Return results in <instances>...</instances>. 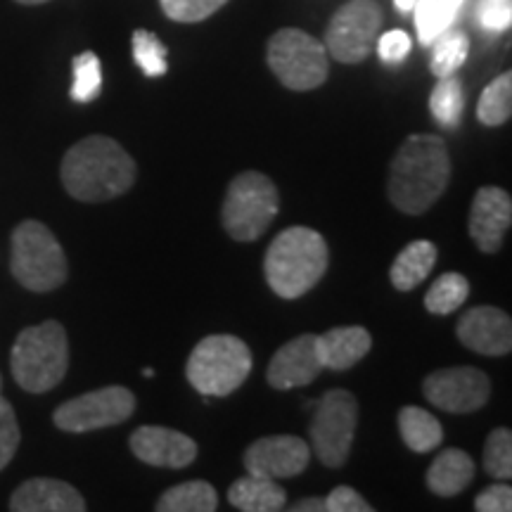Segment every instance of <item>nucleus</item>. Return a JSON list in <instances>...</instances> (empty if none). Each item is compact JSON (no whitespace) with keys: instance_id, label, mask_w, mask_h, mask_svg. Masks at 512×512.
Listing matches in <instances>:
<instances>
[{"instance_id":"79ce46f5","label":"nucleus","mask_w":512,"mask_h":512,"mask_svg":"<svg viewBox=\"0 0 512 512\" xmlns=\"http://www.w3.org/2000/svg\"><path fill=\"white\" fill-rule=\"evenodd\" d=\"M17 3H22V5H41V3H48V0H17Z\"/></svg>"},{"instance_id":"c85d7f7f","label":"nucleus","mask_w":512,"mask_h":512,"mask_svg":"<svg viewBox=\"0 0 512 512\" xmlns=\"http://www.w3.org/2000/svg\"><path fill=\"white\" fill-rule=\"evenodd\" d=\"M415 29L422 46H432L446 29L453 27L458 12L446 8L441 0H418L415 3Z\"/></svg>"},{"instance_id":"6ab92c4d","label":"nucleus","mask_w":512,"mask_h":512,"mask_svg":"<svg viewBox=\"0 0 512 512\" xmlns=\"http://www.w3.org/2000/svg\"><path fill=\"white\" fill-rule=\"evenodd\" d=\"M316 347L323 370H349L373 349V337L361 325L332 328L323 335H316Z\"/></svg>"},{"instance_id":"72a5a7b5","label":"nucleus","mask_w":512,"mask_h":512,"mask_svg":"<svg viewBox=\"0 0 512 512\" xmlns=\"http://www.w3.org/2000/svg\"><path fill=\"white\" fill-rule=\"evenodd\" d=\"M19 441H22V432H19L15 408L0 396V470L15 458Z\"/></svg>"},{"instance_id":"6e6552de","label":"nucleus","mask_w":512,"mask_h":512,"mask_svg":"<svg viewBox=\"0 0 512 512\" xmlns=\"http://www.w3.org/2000/svg\"><path fill=\"white\" fill-rule=\"evenodd\" d=\"M268 67L290 91H313L328 81V50L302 29H280L268 41Z\"/></svg>"},{"instance_id":"4be33fe9","label":"nucleus","mask_w":512,"mask_h":512,"mask_svg":"<svg viewBox=\"0 0 512 512\" xmlns=\"http://www.w3.org/2000/svg\"><path fill=\"white\" fill-rule=\"evenodd\" d=\"M437 247L427 240H415L401 254L396 256L389 278L392 285L399 292H411L420 283H425L427 275L432 273L434 264H437Z\"/></svg>"},{"instance_id":"1a4fd4ad","label":"nucleus","mask_w":512,"mask_h":512,"mask_svg":"<svg viewBox=\"0 0 512 512\" xmlns=\"http://www.w3.org/2000/svg\"><path fill=\"white\" fill-rule=\"evenodd\" d=\"M358 425L356 396L347 389H330L316 403L309 434L316 458L325 467H342L347 463Z\"/></svg>"},{"instance_id":"bb28decb","label":"nucleus","mask_w":512,"mask_h":512,"mask_svg":"<svg viewBox=\"0 0 512 512\" xmlns=\"http://www.w3.org/2000/svg\"><path fill=\"white\" fill-rule=\"evenodd\" d=\"M430 110L439 126L444 128L458 126V121L463 117V110H465V91L460 79H456L453 74L439 79V83L434 86V91L430 95Z\"/></svg>"},{"instance_id":"473e14b6","label":"nucleus","mask_w":512,"mask_h":512,"mask_svg":"<svg viewBox=\"0 0 512 512\" xmlns=\"http://www.w3.org/2000/svg\"><path fill=\"white\" fill-rule=\"evenodd\" d=\"M228 0H159L164 15L174 22L195 24L221 10Z\"/></svg>"},{"instance_id":"a211bd4d","label":"nucleus","mask_w":512,"mask_h":512,"mask_svg":"<svg viewBox=\"0 0 512 512\" xmlns=\"http://www.w3.org/2000/svg\"><path fill=\"white\" fill-rule=\"evenodd\" d=\"M12 512H83L86 501L72 484L38 477L24 482L10 498Z\"/></svg>"},{"instance_id":"4c0bfd02","label":"nucleus","mask_w":512,"mask_h":512,"mask_svg":"<svg viewBox=\"0 0 512 512\" xmlns=\"http://www.w3.org/2000/svg\"><path fill=\"white\" fill-rule=\"evenodd\" d=\"M482 24L489 31H505L512 22L510 0H486L482 5Z\"/></svg>"},{"instance_id":"4468645a","label":"nucleus","mask_w":512,"mask_h":512,"mask_svg":"<svg viewBox=\"0 0 512 512\" xmlns=\"http://www.w3.org/2000/svg\"><path fill=\"white\" fill-rule=\"evenodd\" d=\"M323 373V363H320L316 335H299L285 347L275 351L266 370V380L278 392H290V389L306 387L318 375Z\"/></svg>"},{"instance_id":"393cba45","label":"nucleus","mask_w":512,"mask_h":512,"mask_svg":"<svg viewBox=\"0 0 512 512\" xmlns=\"http://www.w3.org/2000/svg\"><path fill=\"white\" fill-rule=\"evenodd\" d=\"M470 297V283L460 273H444L434 280L430 292L425 294V309L434 316H448L460 309Z\"/></svg>"},{"instance_id":"ddd939ff","label":"nucleus","mask_w":512,"mask_h":512,"mask_svg":"<svg viewBox=\"0 0 512 512\" xmlns=\"http://www.w3.org/2000/svg\"><path fill=\"white\" fill-rule=\"evenodd\" d=\"M311 460V446L292 434L256 439L245 451L249 475L266 479H290L302 475Z\"/></svg>"},{"instance_id":"f8f14e48","label":"nucleus","mask_w":512,"mask_h":512,"mask_svg":"<svg viewBox=\"0 0 512 512\" xmlns=\"http://www.w3.org/2000/svg\"><path fill=\"white\" fill-rule=\"evenodd\" d=\"M422 394L441 411L465 415L484 408L491 394V382L484 370L472 366L441 368L425 377Z\"/></svg>"},{"instance_id":"f3484780","label":"nucleus","mask_w":512,"mask_h":512,"mask_svg":"<svg viewBox=\"0 0 512 512\" xmlns=\"http://www.w3.org/2000/svg\"><path fill=\"white\" fill-rule=\"evenodd\" d=\"M458 339L482 356H505L512 349V323L496 306H475L458 320Z\"/></svg>"},{"instance_id":"ea45409f","label":"nucleus","mask_w":512,"mask_h":512,"mask_svg":"<svg viewBox=\"0 0 512 512\" xmlns=\"http://www.w3.org/2000/svg\"><path fill=\"white\" fill-rule=\"evenodd\" d=\"M415 3H418V0H394L396 10H399L401 15H408V12H413Z\"/></svg>"},{"instance_id":"423d86ee","label":"nucleus","mask_w":512,"mask_h":512,"mask_svg":"<svg viewBox=\"0 0 512 512\" xmlns=\"http://www.w3.org/2000/svg\"><path fill=\"white\" fill-rule=\"evenodd\" d=\"M10 268L17 283L31 292L57 290L69 273L62 245L41 221H24L15 228Z\"/></svg>"},{"instance_id":"58836bf2","label":"nucleus","mask_w":512,"mask_h":512,"mask_svg":"<svg viewBox=\"0 0 512 512\" xmlns=\"http://www.w3.org/2000/svg\"><path fill=\"white\" fill-rule=\"evenodd\" d=\"M292 510H297V512H323L325 501H320V498H304V501H299Z\"/></svg>"},{"instance_id":"7c9ffc66","label":"nucleus","mask_w":512,"mask_h":512,"mask_svg":"<svg viewBox=\"0 0 512 512\" xmlns=\"http://www.w3.org/2000/svg\"><path fill=\"white\" fill-rule=\"evenodd\" d=\"M133 57H136L140 72L150 79L164 76L169 69L166 67V46L147 29L133 31Z\"/></svg>"},{"instance_id":"20e7f679","label":"nucleus","mask_w":512,"mask_h":512,"mask_svg":"<svg viewBox=\"0 0 512 512\" xmlns=\"http://www.w3.org/2000/svg\"><path fill=\"white\" fill-rule=\"evenodd\" d=\"M15 382L24 392L43 394L64 380L69 368L67 330L57 320L24 328L10 354Z\"/></svg>"},{"instance_id":"c756f323","label":"nucleus","mask_w":512,"mask_h":512,"mask_svg":"<svg viewBox=\"0 0 512 512\" xmlns=\"http://www.w3.org/2000/svg\"><path fill=\"white\" fill-rule=\"evenodd\" d=\"M74 69V83H72V95L74 102H93L102 91V72H100V60L98 55L86 50V53L76 55L72 62Z\"/></svg>"},{"instance_id":"9d476101","label":"nucleus","mask_w":512,"mask_h":512,"mask_svg":"<svg viewBox=\"0 0 512 512\" xmlns=\"http://www.w3.org/2000/svg\"><path fill=\"white\" fill-rule=\"evenodd\" d=\"M382 29V8L375 0H349L332 15L325 31V50L342 64L363 62Z\"/></svg>"},{"instance_id":"7ed1b4c3","label":"nucleus","mask_w":512,"mask_h":512,"mask_svg":"<svg viewBox=\"0 0 512 512\" xmlns=\"http://www.w3.org/2000/svg\"><path fill=\"white\" fill-rule=\"evenodd\" d=\"M328 242L318 230L294 226L278 235L264 259L266 283L283 299H299L328 271Z\"/></svg>"},{"instance_id":"a19ab883","label":"nucleus","mask_w":512,"mask_h":512,"mask_svg":"<svg viewBox=\"0 0 512 512\" xmlns=\"http://www.w3.org/2000/svg\"><path fill=\"white\" fill-rule=\"evenodd\" d=\"M441 3H444L446 8H451L453 12H458V10H460V5H463L465 0H441Z\"/></svg>"},{"instance_id":"f704fd0d","label":"nucleus","mask_w":512,"mask_h":512,"mask_svg":"<svg viewBox=\"0 0 512 512\" xmlns=\"http://www.w3.org/2000/svg\"><path fill=\"white\" fill-rule=\"evenodd\" d=\"M411 48H413L411 36L401 29L387 31V34L380 38V43H377V53H380L382 62L387 64L403 62L408 57V53H411Z\"/></svg>"},{"instance_id":"39448f33","label":"nucleus","mask_w":512,"mask_h":512,"mask_svg":"<svg viewBox=\"0 0 512 512\" xmlns=\"http://www.w3.org/2000/svg\"><path fill=\"white\" fill-rule=\"evenodd\" d=\"M252 373V351L235 335L204 337L188 358L185 375L204 396H228Z\"/></svg>"},{"instance_id":"f03ea898","label":"nucleus","mask_w":512,"mask_h":512,"mask_svg":"<svg viewBox=\"0 0 512 512\" xmlns=\"http://www.w3.org/2000/svg\"><path fill=\"white\" fill-rule=\"evenodd\" d=\"M136 162L117 140L88 136L74 143L62 159L64 190L79 202H110L136 183Z\"/></svg>"},{"instance_id":"dca6fc26","label":"nucleus","mask_w":512,"mask_h":512,"mask_svg":"<svg viewBox=\"0 0 512 512\" xmlns=\"http://www.w3.org/2000/svg\"><path fill=\"white\" fill-rule=\"evenodd\" d=\"M512 223L510 195L494 185L479 188L470 209V235L479 252L496 254Z\"/></svg>"},{"instance_id":"aec40b11","label":"nucleus","mask_w":512,"mask_h":512,"mask_svg":"<svg viewBox=\"0 0 512 512\" xmlns=\"http://www.w3.org/2000/svg\"><path fill=\"white\" fill-rule=\"evenodd\" d=\"M475 479V460L460 448H446L441 451L430 470H427V486L432 494L451 498L463 494Z\"/></svg>"},{"instance_id":"2f4dec72","label":"nucleus","mask_w":512,"mask_h":512,"mask_svg":"<svg viewBox=\"0 0 512 512\" xmlns=\"http://www.w3.org/2000/svg\"><path fill=\"white\" fill-rule=\"evenodd\" d=\"M484 470L486 475L508 482L512 477V434L498 427L489 434L484 446Z\"/></svg>"},{"instance_id":"a878e982","label":"nucleus","mask_w":512,"mask_h":512,"mask_svg":"<svg viewBox=\"0 0 512 512\" xmlns=\"http://www.w3.org/2000/svg\"><path fill=\"white\" fill-rule=\"evenodd\" d=\"M432 46L430 69L437 79H444V76L456 74L463 67L467 53H470V38L458 29H446Z\"/></svg>"},{"instance_id":"412c9836","label":"nucleus","mask_w":512,"mask_h":512,"mask_svg":"<svg viewBox=\"0 0 512 512\" xmlns=\"http://www.w3.org/2000/svg\"><path fill=\"white\" fill-rule=\"evenodd\" d=\"M228 501L242 512H278L285 508L287 494L283 486L275 484V479L256 477L247 472V477H240L230 486Z\"/></svg>"},{"instance_id":"c9c22d12","label":"nucleus","mask_w":512,"mask_h":512,"mask_svg":"<svg viewBox=\"0 0 512 512\" xmlns=\"http://www.w3.org/2000/svg\"><path fill=\"white\" fill-rule=\"evenodd\" d=\"M325 510L330 512H370L373 505H370L366 498H363L358 491L351 489V486H337L332 494L325 498Z\"/></svg>"},{"instance_id":"f257e3e1","label":"nucleus","mask_w":512,"mask_h":512,"mask_svg":"<svg viewBox=\"0 0 512 512\" xmlns=\"http://www.w3.org/2000/svg\"><path fill=\"white\" fill-rule=\"evenodd\" d=\"M451 178L446 140L415 133L403 140L389 166L387 195L403 214H425L444 195Z\"/></svg>"},{"instance_id":"e433bc0d","label":"nucleus","mask_w":512,"mask_h":512,"mask_svg":"<svg viewBox=\"0 0 512 512\" xmlns=\"http://www.w3.org/2000/svg\"><path fill=\"white\" fill-rule=\"evenodd\" d=\"M475 508L479 512H510L512 489L508 484H494L477 496Z\"/></svg>"},{"instance_id":"9b49d317","label":"nucleus","mask_w":512,"mask_h":512,"mask_svg":"<svg viewBox=\"0 0 512 512\" xmlns=\"http://www.w3.org/2000/svg\"><path fill=\"white\" fill-rule=\"evenodd\" d=\"M133 411H136V396L131 389L112 384L62 403L53 420L62 432L83 434L121 425L131 418Z\"/></svg>"},{"instance_id":"37998d69","label":"nucleus","mask_w":512,"mask_h":512,"mask_svg":"<svg viewBox=\"0 0 512 512\" xmlns=\"http://www.w3.org/2000/svg\"><path fill=\"white\" fill-rule=\"evenodd\" d=\"M0 389H3V377H0Z\"/></svg>"},{"instance_id":"0eeeda50","label":"nucleus","mask_w":512,"mask_h":512,"mask_svg":"<svg viewBox=\"0 0 512 512\" xmlns=\"http://www.w3.org/2000/svg\"><path fill=\"white\" fill-rule=\"evenodd\" d=\"M278 209V188L271 178L259 171H245L228 185L221 221L233 240L254 242L266 233Z\"/></svg>"},{"instance_id":"5701e85b","label":"nucleus","mask_w":512,"mask_h":512,"mask_svg":"<svg viewBox=\"0 0 512 512\" xmlns=\"http://www.w3.org/2000/svg\"><path fill=\"white\" fill-rule=\"evenodd\" d=\"M399 430L403 444L415 453H430L441 444V439H444L441 422L434 418L432 413H427L425 408L418 406L401 408Z\"/></svg>"},{"instance_id":"cd10ccee","label":"nucleus","mask_w":512,"mask_h":512,"mask_svg":"<svg viewBox=\"0 0 512 512\" xmlns=\"http://www.w3.org/2000/svg\"><path fill=\"white\" fill-rule=\"evenodd\" d=\"M512 114V74L505 72L484 88L477 105V119L484 126H501Z\"/></svg>"},{"instance_id":"b1692460","label":"nucleus","mask_w":512,"mask_h":512,"mask_svg":"<svg viewBox=\"0 0 512 512\" xmlns=\"http://www.w3.org/2000/svg\"><path fill=\"white\" fill-rule=\"evenodd\" d=\"M219 508L216 489L204 479H192L164 491L157 501L159 512H214Z\"/></svg>"},{"instance_id":"2eb2a0df","label":"nucleus","mask_w":512,"mask_h":512,"mask_svg":"<svg viewBox=\"0 0 512 512\" xmlns=\"http://www.w3.org/2000/svg\"><path fill=\"white\" fill-rule=\"evenodd\" d=\"M133 456L152 467L181 470L197 458V444L188 434L159 425H143L128 439Z\"/></svg>"}]
</instances>
